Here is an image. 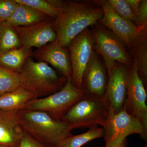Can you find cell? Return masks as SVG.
<instances>
[{
    "label": "cell",
    "mask_w": 147,
    "mask_h": 147,
    "mask_svg": "<svg viewBox=\"0 0 147 147\" xmlns=\"http://www.w3.org/2000/svg\"><path fill=\"white\" fill-rule=\"evenodd\" d=\"M94 3L100 6L103 11V16L98 22L113 32L121 40L125 47L128 48L139 31L140 27L118 15L107 1H95Z\"/></svg>",
    "instance_id": "cell-10"
},
{
    "label": "cell",
    "mask_w": 147,
    "mask_h": 147,
    "mask_svg": "<svg viewBox=\"0 0 147 147\" xmlns=\"http://www.w3.org/2000/svg\"><path fill=\"white\" fill-rule=\"evenodd\" d=\"M48 17L29 6L18 3L14 12L7 21L14 28L28 26L48 20Z\"/></svg>",
    "instance_id": "cell-17"
},
{
    "label": "cell",
    "mask_w": 147,
    "mask_h": 147,
    "mask_svg": "<svg viewBox=\"0 0 147 147\" xmlns=\"http://www.w3.org/2000/svg\"><path fill=\"white\" fill-rule=\"evenodd\" d=\"M107 71L97 55L94 53L83 77L82 88L86 97L101 99L108 85Z\"/></svg>",
    "instance_id": "cell-12"
},
{
    "label": "cell",
    "mask_w": 147,
    "mask_h": 147,
    "mask_svg": "<svg viewBox=\"0 0 147 147\" xmlns=\"http://www.w3.org/2000/svg\"><path fill=\"white\" fill-rule=\"evenodd\" d=\"M125 68L127 91L124 108L127 114L141 123L147 134V94L138 74L137 61L133 60L132 64L125 66Z\"/></svg>",
    "instance_id": "cell-7"
},
{
    "label": "cell",
    "mask_w": 147,
    "mask_h": 147,
    "mask_svg": "<svg viewBox=\"0 0 147 147\" xmlns=\"http://www.w3.org/2000/svg\"><path fill=\"white\" fill-rule=\"evenodd\" d=\"M18 3L23 4L44 13L48 17L57 18L60 8H56L51 5L47 0H16Z\"/></svg>",
    "instance_id": "cell-23"
},
{
    "label": "cell",
    "mask_w": 147,
    "mask_h": 147,
    "mask_svg": "<svg viewBox=\"0 0 147 147\" xmlns=\"http://www.w3.org/2000/svg\"><path fill=\"white\" fill-rule=\"evenodd\" d=\"M104 128L95 125L91 127L88 131L83 134L76 135L70 134L57 146L58 147H81L92 140L104 137Z\"/></svg>",
    "instance_id": "cell-20"
},
{
    "label": "cell",
    "mask_w": 147,
    "mask_h": 147,
    "mask_svg": "<svg viewBox=\"0 0 147 147\" xmlns=\"http://www.w3.org/2000/svg\"><path fill=\"white\" fill-rule=\"evenodd\" d=\"M93 2H64L59 15L52 21L58 44L64 47L69 46L74 38L101 19L102 9Z\"/></svg>",
    "instance_id": "cell-1"
},
{
    "label": "cell",
    "mask_w": 147,
    "mask_h": 147,
    "mask_svg": "<svg viewBox=\"0 0 147 147\" xmlns=\"http://www.w3.org/2000/svg\"><path fill=\"white\" fill-rule=\"evenodd\" d=\"M84 97L82 90L75 88L71 79H67L59 91L46 97L32 99L21 110L42 111L55 119L61 120L68 110Z\"/></svg>",
    "instance_id": "cell-4"
},
{
    "label": "cell",
    "mask_w": 147,
    "mask_h": 147,
    "mask_svg": "<svg viewBox=\"0 0 147 147\" xmlns=\"http://www.w3.org/2000/svg\"><path fill=\"white\" fill-rule=\"evenodd\" d=\"M20 47L14 27L7 21H0V55Z\"/></svg>",
    "instance_id": "cell-21"
},
{
    "label": "cell",
    "mask_w": 147,
    "mask_h": 147,
    "mask_svg": "<svg viewBox=\"0 0 147 147\" xmlns=\"http://www.w3.org/2000/svg\"><path fill=\"white\" fill-rule=\"evenodd\" d=\"M21 87L32 93L36 98L46 97L59 91L67 79L60 77L48 64L27 59L22 71Z\"/></svg>",
    "instance_id": "cell-3"
},
{
    "label": "cell",
    "mask_w": 147,
    "mask_h": 147,
    "mask_svg": "<svg viewBox=\"0 0 147 147\" xmlns=\"http://www.w3.org/2000/svg\"><path fill=\"white\" fill-rule=\"evenodd\" d=\"M113 10L121 17L135 23V18L130 6L126 0H107Z\"/></svg>",
    "instance_id": "cell-24"
},
{
    "label": "cell",
    "mask_w": 147,
    "mask_h": 147,
    "mask_svg": "<svg viewBox=\"0 0 147 147\" xmlns=\"http://www.w3.org/2000/svg\"><path fill=\"white\" fill-rule=\"evenodd\" d=\"M105 134V147H119L130 134L140 135L147 141V134L142 124L138 120L129 115L124 108L115 114L110 110L107 122L103 127Z\"/></svg>",
    "instance_id": "cell-8"
},
{
    "label": "cell",
    "mask_w": 147,
    "mask_h": 147,
    "mask_svg": "<svg viewBox=\"0 0 147 147\" xmlns=\"http://www.w3.org/2000/svg\"><path fill=\"white\" fill-rule=\"evenodd\" d=\"M110 113V108L103 98L84 96L76 102L61 120L71 129L105 126Z\"/></svg>",
    "instance_id": "cell-5"
},
{
    "label": "cell",
    "mask_w": 147,
    "mask_h": 147,
    "mask_svg": "<svg viewBox=\"0 0 147 147\" xmlns=\"http://www.w3.org/2000/svg\"><path fill=\"white\" fill-rule=\"evenodd\" d=\"M51 5L56 8H60L63 7L64 2L60 0H47Z\"/></svg>",
    "instance_id": "cell-29"
},
{
    "label": "cell",
    "mask_w": 147,
    "mask_h": 147,
    "mask_svg": "<svg viewBox=\"0 0 147 147\" xmlns=\"http://www.w3.org/2000/svg\"><path fill=\"white\" fill-rule=\"evenodd\" d=\"M16 0H0V21H7L16 9Z\"/></svg>",
    "instance_id": "cell-25"
},
{
    "label": "cell",
    "mask_w": 147,
    "mask_h": 147,
    "mask_svg": "<svg viewBox=\"0 0 147 147\" xmlns=\"http://www.w3.org/2000/svg\"><path fill=\"white\" fill-rule=\"evenodd\" d=\"M21 46L39 48L54 42L57 38L52 22L46 20L28 26L15 27Z\"/></svg>",
    "instance_id": "cell-13"
},
{
    "label": "cell",
    "mask_w": 147,
    "mask_h": 147,
    "mask_svg": "<svg viewBox=\"0 0 147 147\" xmlns=\"http://www.w3.org/2000/svg\"><path fill=\"white\" fill-rule=\"evenodd\" d=\"M145 147H147V146H145Z\"/></svg>",
    "instance_id": "cell-31"
},
{
    "label": "cell",
    "mask_w": 147,
    "mask_h": 147,
    "mask_svg": "<svg viewBox=\"0 0 147 147\" xmlns=\"http://www.w3.org/2000/svg\"><path fill=\"white\" fill-rule=\"evenodd\" d=\"M126 71L125 65L116 63L108 75L107 90L103 100L110 110L115 114L123 109L127 98Z\"/></svg>",
    "instance_id": "cell-11"
},
{
    "label": "cell",
    "mask_w": 147,
    "mask_h": 147,
    "mask_svg": "<svg viewBox=\"0 0 147 147\" xmlns=\"http://www.w3.org/2000/svg\"><path fill=\"white\" fill-rule=\"evenodd\" d=\"M37 61L49 63L58 69L67 79H71L72 70L70 57L66 50L56 41L38 48L33 52Z\"/></svg>",
    "instance_id": "cell-15"
},
{
    "label": "cell",
    "mask_w": 147,
    "mask_h": 147,
    "mask_svg": "<svg viewBox=\"0 0 147 147\" xmlns=\"http://www.w3.org/2000/svg\"><path fill=\"white\" fill-rule=\"evenodd\" d=\"M19 110H0V146L18 147L25 134Z\"/></svg>",
    "instance_id": "cell-14"
},
{
    "label": "cell",
    "mask_w": 147,
    "mask_h": 147,
    "mask_svg": "<svg viewBox=\"0 0 147 147\" xmlns=\"http://www.w3.org/2000/svg\"><path fill=\"white\" fill-rule=\"evenodd\" d=\"M126 1L131 7L135 18V23H136L141 0H126Z\"/></svg>",
    "instance_id": "cell-28"
},
{
    "label": "cell",
    "mask_w": 147,
    "mask_h": 147,
    "mask_svg": "<svg viewBox=\"0 0 147 147\" xmlns=\"http://www.w3.org/2000/svg\"><path fill=\"white\" fill-rule=\"evenodd\" d=\"M94 49L105 62L108 76L117 62L125 66L133 63L131 56L121 40L102 25L96 24L91 32Z\"/></svg>",
    "instance_id": "cell-6"
},
{
    "label": "cell",
    "mask_w": 147,
    "mask_h": 147,
    "mask_svg": "<svg viewBox=\"0 0 147 147\" xmlns=\"http://www.w3.org/2000/svg\"><path fill=\"white\" fill-rule=\"evenodd\" d=\"M33 56L32 49L21 46L0 55V65L20 73L27 59Z\"/></svg>",
    "instance_id": "cell-18"
},
{
    "label": "cell",
    "mask_w": 147,
    "mask_h": 147,
    "mask_svg": "<svg viewBox=\"0 0 147 147\" xmlns=\"http://www.w3.org/2000/svg\"><path fill=\"white\" fill-rule=\"evenodd\" d=\"M135 23L139 27L147 26V0H141Z\"/></svg>",
    "instance_id": "cell-27"
},
{
    "label": "cell",
    "mask_w": 147,
    "mask_h": 147,
    "mask_svg": "<svg viewBox=\"0 0 147 147\" xmlns=\"http://www.w3.org/2000/svg\"><path fill=\"white\" fill-rule=\"evenodd\" d=\"M127 144V143L126 140V141H125V142L119 147H126Z\"/></svg>",
    "instance_id": "cell-30"
},
{
    "label": "cell",
    "mask_w": 147,
    "mask_h": 147,
    "mask_svg": "<svg viewBox=\"0 0 147 147\" xmlns=\"http://www.w3.org/2000/svg\"><path fill=\"white\" fill-rule=\"evenodd\" d=\"M18 147H58L56 145L47 144L38 141L25 132Z\"/></svg>",
    "instance_id": "cell-26"
},
{
    "label": "cell",
    "mask_w": 147,
    "mask_h": 147,
    "mask_svg": "<svg viewBox=\"0 0 147 147\" xmlns=\"http://www.w3.org/2000/svg\"><path fill=\"white\" fill-rule=\"evenodd\" d=\"M130 56L137 61L138 74L143 84L147 85V26L140 27L128 47Z\"/></svg>",
    "instance_id": "cell-16"
},
{
    "label": "cell",
    "mask_w": 147,
    "mask_h": 147,
    "mask_svg": "<svg viewBox=\"0 0 147 147\" xmlns=\"http://www.w3.org/2000/svg\"><path fill=\"white\" fill-rule=\"evenodd\" d=\"M21 87V74L0 65V96Z\"/></svg>",
    "instance_id": "cell-22"
},
{
    "label": "cell",
    "mask_w": 147,
    "mask_h": 147,
    "mask_svg": "<svg viewBox=\"0 0 147 147\" xmlns=\"http://www.w3.org/2000/svg\"><path fill=\"white\" fill-rule=\"evenodd\" d=\"M35 98L32 93L20 87L14 91L0 96V110H22L27 102Z\"/></svg>",
    "instance_id": "cell-19"
},
{
    "label": "cell",
    "mask_w": 147,
    "mask_h": 147,
    "mask_svg": "<svg viewBox=\"0 0 147 147\" xmlns=\"http://www.w3.org/2000/svg\"><path fill=\"white\" fill-rule=\"evenodd\" d=\"M94 40L88 29L84 30L72 40L69 47L72 75L71 82L81 89L84 73L93 54Z\"/></svg>",
    "instance_id": "cell-9"
},
{
    "label": "cell",
    "mask_w": 147,
    "mask_h": 147,
    "mask_svg": "<svg viewBox=\"0 0 147 147\" xmlns=\"http://www.w3.org/2000/svg\"><path fill=\"white\" fill-rule=\"evenodd\" d=\"M19 114L25 132L39 142L57 146L71 134L72 129L68 125L45 112L20 110Z\"/></svg>",
    "instance_id": "cell-2"
}]
</instances>
